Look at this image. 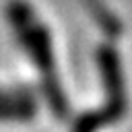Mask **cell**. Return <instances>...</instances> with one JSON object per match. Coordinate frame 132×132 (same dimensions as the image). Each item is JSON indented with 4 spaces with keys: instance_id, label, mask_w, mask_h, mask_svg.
I'll use <instances>...</instances> for the list:
<instances>
[{
    "instance_id": "1",
    "label": "cell",
    "mask_w": 132,
    "mask_h": 132,
    "mask_svg": "<svg viewBox=\"0 0 132 132\" xmlns=\"http://www.w3.org/2000/svg\"><path fill=\"white\" fill-rule=\"evenodd\" d=\"M6 16L14 29V35L25 50V54L31 58L35 70L39 72L41 78V91L43 97L54 113V118L64 120L68 116V99L62 89L58 68H56V58L52 50V37L47 27L37 19L35 10L31 8L29 2L25 0H8L6 4Z\"/></svg>"
},
{
    "instance_id": "2",
    "label": "cell",
    "mask_w": 132,
    "mask_h": 132,
    "mask_svg": "<svg viewBox=\"0 0 132 132\" xmlns=\"http://www.w3.org/2000/svg\"><path fill=\"white\" fill-rule=\"evenodd\" d=\"M97 68L101 74V82L105 89V103L97 109L85 111L74 120L72 132H97L101 126H109L126 116L128 109V99H126V85H124V72L120 64L118 52L103 43L95 52Z\"/></svg>"
},
{
    "instance_id": "3",
    "label": "cell",
    "mask_w": 132,
    "mask_h": 132,
    "mask_svg": "<svg viewBox=\"0 0 132 132\" xmlns=\"http://www.w3.org/2000/svg\"><path fill=\"white\" fill-rule=\"evenodd\" d=\"M37 113L33 93L0 101V122H31Z\"/></svg>"
},
{
    "instance_id": "4",
    "label": "cell",
    "mask_w": 132,
    "mask_h": 132,
    "mask_svg": "<svg viewBox=\"0 0 132 132\" xmlns=\"http://www.w3.org/2000/svg\"><path fill=\"white\" fill-rule=\"evenodd\" d=\"M91 10H93V14H95V21H97L111 37H116V35L120 33V23H118V19L111 16V12H109L107 8H103V4H99L97 0H91Z\"/></svg>"
},
{
    "instance_id": "5",
    "label": "cell",
    "mask_w": 132,
    "mask_h": 132,
    "mask_svg": "<svg viewBox=\"0 0 132 132\" xmlns=\"http://www.w3.org/2000/svg\"><path fill=\"white\" fill-rule=\"evenodd\" d=\"M29 93H33L29 87H12V89H2L0 87V101L10 99V97H16V95H29Z\"/></svg>"
}]
</instances>
